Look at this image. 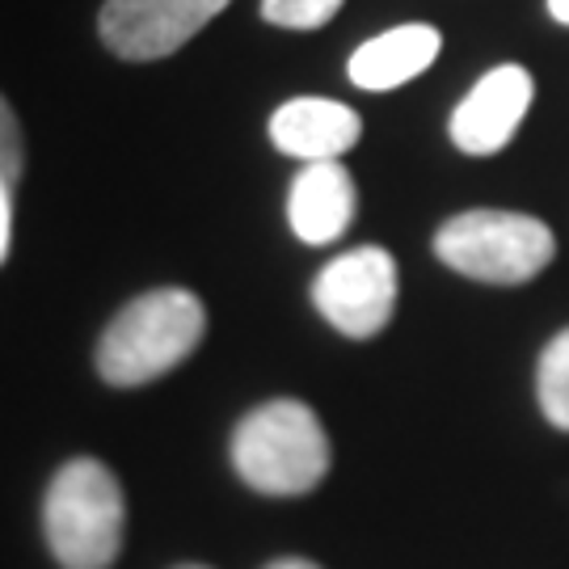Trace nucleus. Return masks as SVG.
<instances>
[{
    "instance_id": "13",
    "label": "nucleus",
    "mask_w": 569,
    "mask_h": 569,
    "mask_svg": "<svg viewBox=\"0 0 569 569\" xmlns=\"http://www.w3.org/2000/svg\"><path fill=\"white\" fill-rule=\"evenodd\" d=\"M266 569H321V566L308 561V557H279V561H270Z\"/></svg>"
},
{
    "instance_id": "9",
    "label": "nucleus",
    "mask_w": 569,
    "mask_h": 569,
    "mask_svg": "<svg viewBox=\"0 0 569 569\" xmlns=\"http://www.w3.org/2000/svg\"><path fill=\"white\" fill-rule=\"evenodd\" d=\"M359 211V190L342 161H312L296 173L287 194V224L305 244H333Z\"/></svg>"
},
{
    "instance_id": "12",
    "label": "nucleus",
    "mask_w": 569,
    "mask_h": 569,
    "mask_svg": "<svg viewBox=\"0 0 569 569\" xmlns=\"http://www.w3.org/2000/svg\"><path fill=\"white\" fill-rule=\"evenodd\" d=\"M342 4L346 0H262V18L283 30H321Z\"/></svg>"
},
{
    "instance_id": "3",
    "label": "nucleus",
    "mask_w": 569,
    "mask_h": 569,
    "mask_svg": "<svg viewBox=\"0 0 569 569\" xmlns=\"http://www.w3.org/2000/svg\"><path fill=\"white\" fill-rule=\"evenodd\" d=\"M122 502L119 477L93 460L77 456L51 477L42 498V536L63 569H110L122 552Z\"/></svg>"
},
{
    "instance_id": "4",
    "label": "nucleus",
    "mask_w": 569,
    "mask_h": 569,
    "mask_svg": "<svg viewBox=\"0 0 569 569\" xmlns=\"http://www.w3.org/2000/svg\"><path fill=\"white\" fill-rule=\"evenodd\" d=\"M435 253L465 279L519 287L531 283L557 258V237L545 220L523 216V211L472 207V211L451 216L435 232Z\"/></svg>"
},
{
    "instance_id": "2",
    "label": "nucleus",
    "mask_w": 569,
    "mask_h": 569,
    "mask_svg": "<svg viewBox=\"0 0 569 569\" xmlns=\"http://www.w3.org/2000/svg\"><path fill=\"white\" fill-rule=\"evenodd\" d=\"M228 456L249 489L270 498H300L326 481L329 435L305 401L279 397L237 422Z\"/></svg>"
},
{
    "instance_id": "11",
    "label": "nucleus",
    "mask_w": 569,
    "mask_h": 569,
    "mask_svg": "<svg viewBox=\"0 0 569 569\" xmlns=\"http://www.w3.org/2000/svg\"><path fill=\"white\" fill-rule=\"evenodd\" d=\"M536 401L557 430H569V329H561L536 363Z\"/></svg>"
},
{
    "instance_id": "7",
    "label": "nucleus",
    "mask_w": 569,
    "mask_h": 569,
    "mask_svg": "<svg viewBox=\"0 0 569 569\" xmlns=\"http://www.w3.org/2000/svg\"><path fill=\"white\" fill-rule=\"evenodd\" d=\"M531 72L523 63H498L451 110L448 136L468 157H493L510 143L531 110Z\"/></svg>"
},
{
    "instance_id": "1",
    "label": "nucleus",
    "mask_w": 569,
    "mask_h": 569,
    "mask_svg": "<svg viewBox=\"0 0 569 569\" xmlns=\"http://www.w3.org/2000/svg\"><path fill=\"white\" fill-rule=\"evenodd\" d=\"M207 333V308L186 287H157L114 312L98 342V376L110 388H140L161 380L194 355Z\"/></svg>"
},
{
    "instance_id": "15",
    "label": "nucleus",
    "mask_w": 569,
    "mask_h": 569,
    "mask_svg": "<svg viewBox=\"0 0 569 569\" xmlns=\"http://www.w3.org/2000/svg\"><path fill=\"white\" fill-rule=\"evenodd\" d=\"M178 569H207V566H178Z\"/></svg>"
},
{
    "instance_id": "6",
    "label": "nucleus",
    "mask_w": 569,
    "mask_h": 569,
    "mask_svg": "<svg viewBox=\"0 0 569 569\" xmlns=\"http://www.w3.org/2000/svg\"><path fill=\"white\" fill-rule=\"evenodd\" d=\"M228 4L232 0H106L98 13V34L119 60H164L182 51Z\"/></svg>"
},
{
    "instance_id": "14",
    "label": "nucleus",
    "mask_w": 569,
    "mask_h": 569,
    "mask_svg": "<svg viewBox=\"0 0 569 569\" xmlns=\"http://www.w3.org/2000/svg\"><path fill=\"white\" fill-rule=\"evenodd\" d=\"M549 18L569 26V0H549Z\"/></svg>"
},
{
    "instance_id": "5",
    "label": "nucleus",
    "mask_w": 569,
    "mask_h": 569,
    "mask_svg": "<svg viewBox=\"0 0 569 569\" xmlns=\"http://www.w3.org/2000/svg\"><path fill=\"white\" fill-rule=\"evenodd\" d=\"M312 305L342 338H376L397 312V258L385 244L346 249L312 279Z\"/></svg>"
},
{
    "instance_id": "8",
    "label": "nucleus",
    "mask_w": 569,
    "mask_h": 569,
    "mask_svg": "<svg viewBox=\"0 0 569 569\" xmlns=\"http://www.w3.org/2000/svg\"><path fill=\"white\" fill-rule=\"evenodd\" d=\"M363 136V119L333 98H291L270 114V143L296 161H342Z\"/></svg>"
},
{
    "instance_id": "10",
    "label": "nucleus",
    "mask_w": 569,
    "mask_h": 569,
    "mask_svg": "<svg viewBox=\"0 0 569 569\" xmlns=\"http://www.w3.org/2000/svg\"><path fill=\"white\" fill-rule=\"evenodd\" d=\"M439 51H443V34L430 21H406V26H392L385 34L367 39L350 56L346 72L367 93H388V89H401L413 77H422L430 63L439 60Z\"/></svg>"
}]
</instances>
